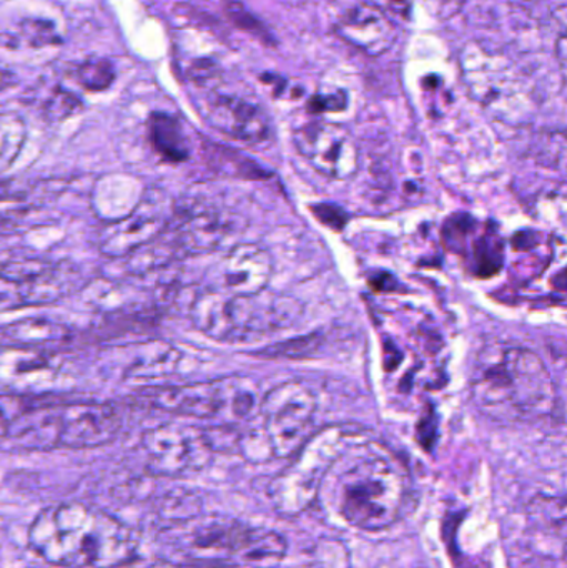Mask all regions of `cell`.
<instances>
[{"label": "cell", "mask_w": 567, "mask_h": 568, "mask_svg": "<svg viewBox=\"0 0 567 568\" xmlns=\"http://www.w3.org/2000/svg\"><path fill=\"white\" fill-rule=\"evenodd\" d=\"M27 542L47 566L60 568H123L139 552V536L129 524L75 500L40 510Z\"/></svg>", "instance_id": "6da1fadb"}, {"label": "cell", "mask_w": 567, "mask_h": 568, "mask_svg": "<svg viewBox=\"0 0 567 568\" xmlns=\"http://www.w3.org/2000/svg\"><path fill=\"white\" fill-rule=\"evenodd\" d=\"M406 497L402 464L379 444L355 439L333 464L320 493L336 519L363 532L392 527L402 517Z\"/></svg>", "instance_id": "7a4b0ae2"}, {"label": "cell", "mask_w": 567, "mask_h": 568, "mask_svg": "<svg viewBox=\"0 0 567 568\" xmlns=\"http://www.w3.org/2000/svg\"><path fill=\"white\" fill-rule=\"evenodd\" d=\"M475 406L498 423L549 416L556 406L551 374L538 354L518 344L492 341L476 354L472 373Z\"/></svg>", "instance_id": "3957f363"}, {"label": "cell", "mask_w": 567, "mask_h": 568, "mask_svg": "<svg viewBox=\"0 0 567 568\" xmlns=\"http://www.w3.org/2000/svg\"><path fill=\"white\" fill-rule=\"evenodd\" d=\"M298 301L280 294H232L206 290L190 307V320L200 333L222 343H249L286 329L302 317Z\"/></svg>", "instance_id": "277c9868"}, {"label": "cell", "mask_w": 567, "mask_h": 568, "mask_svg": "<svg viewBox=\"0 0 567 568\" xmlns=\"http://www.w3.org/2000/svg\"><path fill=\"white\" fill-rule=\"evenodd\" d=\"M352 440L342 427H325L313 434L266 487L273 509L288 519L312 509L318 503L330 469Z\"/></svg>", "instance_id": "5b68a950"}, {"label": "cell", "mask_w": 567, "mask_h": 568, "mask_svg": "<svg viewBox=\"0 0 567 568\" xmlns=\"http://www.w3.org/2000/svg\"><path fill=\"white\" fill-rule=\"evenodd\" d=\"M259 387L246 377L195 383L189 386L162 387L145 394L143 400L149 406L179 416L212 419L229 416L233 419H246L252 416L259 404Z\"/></svg>", "instance_id": "8992f818"}, {"label": "cell", "mask_w": 567, "mask_h": 568, "mask_svg": "<svg viewBox=\"0 0 567 568\" xmlns=\"http://www.w3.org/2000/svg\"><path fill=\"white\" fill-rule=\"evenodd\" d=\"M316 409L318 400L302 381L280 384L263 397V436L273 459H292L302 449L313 436Z\"/></svg>", "instance_id": "52a82bcc"}, {"label": "cell", "mask_w": 567, "mask_h": 568, "mask_svg": "<svg viewBox=\"0 0 567 568\" xmlns=\"http://www.w3.org/2000/svg\"><path fill=\"white\" fill-rule=\"evenodd\" d=\"M142 450L150 476L173 479L205 469L215 444L199 427L165 424L143 434Z\"/></svg>", "instance_id": "ba28073f"}, {"label": "cell", "mask_w": 567, "mask_h": 568, "mask_svg": "<svg viewBox=\"0 0 567 568\" xmlns=\"http://www.w3.org/2000/svg\"><path fill=\"white\" fill-rule=\"evenodd\" d=\"M175 206L160 192L143 196L132 212L100 230L99 250L109 258H125L159 240L172 225Z\"/></svg>", "instance_id": "9c48e42d"}, {"label": "cell", "mask_w": 567, "mask_h": 568, "mask_svg": "<svg viewBox=\"0 0 567 568\" xmlns=\"http://www.w3.org/2000/svg\"><path fill=\"white\" fill-rule=\"evenodd\" d=\"M79 276L63 263L39 260L6 263L2 270V307L52 303L73 290Z\"/></svg>", "instance_id": "30bf717a"}, {"label": "cell", "mask_w": 567, "mask_h": 568, "mask_svg": "<svg viewBox=\"0 0 567 568\" xmlns=\"http://www.w3.org/2000/svg\"><path fill=\"white\" fill-rule=\"evenodd\" d=\"M300 155L322 175L345 180L358 170L360 150L348 130L336 123L310 122L293 135Z\"/></svg>", "instance_id": "8fae6325"}, {"label": "cell", "mask_w": 567, "mask_h": 568, "mask_svg": "<svg viewBox=\"0 0 567 568\" xmlns=\"http://www.w3.org/2000/svg\"><path fill=\"white\" fill-rule=\"evenodd\" d=\"M462 69L469 95L485 106H499L525 93L512 63L478 43H469L463 50Z\"/></svg>", "instance_id": "7c38bea8"}, {"label": "cell", "mask_w": 567, "mask_h": 568, "mask_svg": "<svg viewBox=\"0 0 567 568\" xmlns=\"http://www.w3.org/2000/svg\"><path fill=\"white\" fill-rule=\"evenodd\" d=\"M245 524L230 517H192L173 526L172 540L196 562L232 560Z\"/></svg>", "instance_id": "4fadbf2b"}, {"label": "cell", "mask_w": 567, "mask_h": 568, "mask_svg": "<svg viewBox=\"0 0 567 568\" xmlns=\"http://www.w3.org/2000/svg\"><path fill=\"white\" fill-rule=\"evenodd\" d=\"M200 113L212 129L240 142L262 143L272 135L265 110L233 93L210 92L200 100Z\"/></svg>", "instance_id": "5bb4252c"}, {"label": "cell", "mask_w": 567, "mask_h": 568, "mask_svg": "<svg viewBox=\"0 0 567 568\" xmlns=\"http://www.w3.org/2000/svg\"><path fill=\"white\" fill-rule=\"evenodd\" d=\"M333 29L346 43L372 57L389 52L398 39L392 19L378 6L365 0H353L340 7Z\"/></svg>", "instance_id": "9a60e30c"}, {"label": "cell", "mask_w": 567, "mask_h": 568, "mask_svg": "<svg viewBox=\"0 0 567 568\" xmlns=\"http://www.w3.org/2000/svg\"><path fill=\"white\" fill-rule=\"evenodd\" d=\"M59 447L93 449L115 439L122 420L109 404H67L59 406Z\"/></svg>", "instance_id": "2e32d148"}, {"label": "cell", "mask_w": 567, "mask_h": 568, "mask_svg": "<svg viewBox=\"0 0 567 568\" xmlns=\"http://www.w3.org/2000/svg\"><path fill=\"white\" fill-rule=\"evenodd\" d=\"M210 290L232 294H259L266 291L273 275V260L265 248L252 243L236 245L215 266Z\"/></svg>", "instance_id": "e0dca14e"}, {"label": "cell", "mask_w": 567, "mask_h": 568, "mask_svg": "<svg viewBox=\"0 0 567 568\" xmlns=\"http://www.w3.org/2000/svg\"><path fill=\"white\" fill-rule=\"evenodd\" d=\"M229 235V225L222 215L213 212H202L199 215L185 216L166 245H172L173 253L183 256L202 255L212 252Z\"/></svg>", "instance_id": "ac0fdd59"}, {"label": "cell", "mask_w": 567, "mask_h": 568, "mask_svg": "<svg viewBox=\"0 0 567 568\" xmlns=\"http://www.w3.org/2000/svg\"><path fill=\"white\" fill-rule=\"evenodd\" d=\"M288 554L283 534L265 527L246 526L230 564L236 568H279Z\"/></svg>", "instance_id": "d6986e66"}, {"label": "cell", "mask_w": 567, "mask_h": 568, "mask_svg": "<svg viewBox=\"0 0 567 568\" xmlns=\"http://www.w3.org/2000/svg\"><path fill=\"white\" fill-rule=\"evenodd\" d=\"M69 327L42 317H27L7 324L2 329L3 347L12 349L40 351L69 339Z\"/></svg>", "instance_id": "ffe728a7"}, {"label": "cell", "mask_w": 567, "mask_h": 568, "mask_svg": "<svg viewBox=\"0 0 567 568\" xmlns=\"http://www.w3.org/2000/svg\"><path fill=\"white\" fill-rule=\"evenodd\" d=\"M149 136L155 152L173 163L189 159L190 146L182 123L165 112H155L150 116Z\"/></svg>", "instance_id": "44dd1931"}, {"label": "cell", "mask_w": 567, "mask_h": 568, "mask_svg": "<svg viewBox=\"0 0 567 568\" xmlns=\"http://www.w3.org/2000/svg\"><path fill=\"white\" fill-rule=\"evenodd\" d=\"M180 354L175 347L163 343L145 344L136 349L132 363L126 366V381H149L172 374L179 366Z\"/></svg>", "instance_id": "7402d4cb"}, {"label": "cell", "mask_w": 567, "mask_h": 568, "mask_svg": "<svg viewBox=\"0 0 567 568\" xmlns=\"http://www.w3.org/2000/svg\"><path fill=\"white\" fill-rule=\"evenodd\" d=\"M27 130L26 123L20 116L13 113H3L2 123H0V139H2V146H0V165L3 172L12 165L13 160L19 156L23 143H26Z\"/></svg>", "instance_id": "603a6c76"}, {"label": "cell", "mask_w": 567, "mask_h": 568, "mask_svg": "<svg viewBox=\"0 0 567 568\" xmlns=\"http://www.w3.org/2000/svg\"><path fill=\"white\" fill-rule=\"evenodd\" d=\"M535 156L541 165L567 175V133L553 132L539 136L535 145Z\"/></svg>", "instance_id": "cb8c5ba5"}, {"label": "cell", "mask_w": 567, "mask_h": 568, "mask_svg": "<svg viewBox=\"0 0 567 568\" xmlns=\"http://www.w3.org/2000/svg\"><path fill=\"white\" fill-rule=\"evenodd\" d=\"M75 79L89 92H103L115 80V70L109 60L89 59L77 67Z\"/></svg>", "instance_id": "d4e9b609"}, {"label": "cell", "mask_w": 567, "mask_h": 568, "mask_svg": "<svg viewBox=\"0 0 567 568\" xmlns=\"http://www.w3.org/2000/svg\"><path fill=\"white\" fill-rule=\"evenodd\" d=\"M531 510L551 527L553 532L567 539V496L536 497L531 503Z\"/></svg>", "instance_id": "484cf974"}, {"label": "cell", "mask_w": 567, "mask_h": 568, "mask_svg": "<svg viewBox=\"0 0 567 568\" xmlns=\"http://www.w3.org/2000/svg\"><path fill=\"white\" fill-rule=\"evenodd\" d=\"M80 106V100L69 92V90L57 89L53 90L52 95L47 99L45 113L52 119H63L75 112Z\"/></svg>", "instance_id": "4316f807"}, {"label": "cell", "mask_w": 567, "mask_h": 568, "mask_svg": "<svg viewBox=\"0 0 567 568\" xmlns=\"http://www.w3.org/2000/svg\"><path fill=\"white\" fill-rule=\"evenodd\" d=\"M313 349V336L306 337V339H296L293 343L276 344V346L269 347L270 357H298L306 356L308 351Z\"/></svg>", "instance_id": "83f0119b"}, {"label": "cell", "mask_w": 567, "mask_h": 568, "mask_svg": "<svg viewBox=\"0 0 567 568\" xmlns=\"http://www.w3.org/2000/svg\"><path fill=\"white\" fill-rule=\"evenodd\" d=\"M346 106L345 92L328 93V95H315L310 100L308 109L315 113L338 112Z\"/></svg>", "instance_id": "f1b7e54d"}, {"label": "cell", "mask_w": 567, "mask_h": 568, "mask_svg": "<svg viewBox=\"0 0 567 568\" xmlns=\"http://www.w3.org/2000/svg\"><path fill=\"white\" fill-rule=\"evenodd\" d=\"M556 57L563 65L567 67V30L559 36L558 42H556Z\"/></svg>", "instance_id": "f546056e"}, {"label": "cell", "mask_w": 567, "mask_h": 568, "mask_svg": "<svg viewBox=\"0 0 567 568\" xmlns=\"http://www.w3.org/2000/svg\"><path fill=\"white\" fill-rule=\"evenodd\" d=\"M182 568H236L232 564L226 562H195L193 566H186Z\"/></svg>", "instance_id": "4dcf8cb0"}, {"label": "cell", "mask_w": 567, "mask_h": 568, "mask_svg": "<svg viewBox=\"0 0 567 568\" xmlns=\"http://www.w3.org/2000/svg\"><path fill=\"white\" fill-rule=\"evenodd\" d=\"M389 3L395 7H399V9H406V0H389Z\"/></svg>", "instance_id": "1f68e13d"}, {"label": "cell", "mask_w": 567, "mask_h": 568, "mask_svg": "<svg viewBox=\"0 0 567 568\" xmlns=\"http://www.w3.org/2000/svg\"><path fill=\"white\" fill-rule=\"evenodd\" d=\"M563 556H565V560H566V564H567V544L565 546V552H563Z\"/></svg>", "instance_id": "d6a6232c"}, {"label": "cell", "mask_w": 567, "mask_h": 568, "mask_svg": "<svg viewBox=\"0 0 567 568\" xmlns=\"http://www.w3.org/2000/svg\"><path fill=\"white\" fill-rule=\"evenodd\" d=\"M33 568H42V567H33ZM50 568H60V567H50Z\"/></svg>", "instance_id": "836d02e7"}]
</instances>
